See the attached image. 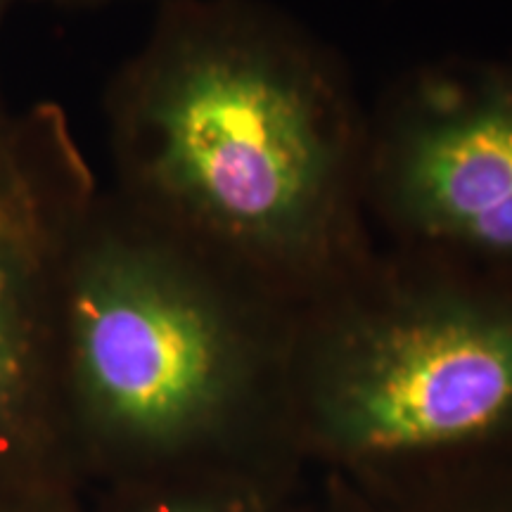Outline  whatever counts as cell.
Instances as JSON below:
<instances>
[{
	"label": "cell",
	"mask_w": 512,
	"mask_h": 512,
	"mask_svg": "<svg viewBox=\"0 0 512 512\" xmlns=\"http://www.w3.org/2000/svg\"><path fill=\"white\" fill-rule=\"evenodd\" d=\"M114 197L297 306L375 249L368 107L328 43L261 0H159L107 83Z\"/></svg>",
	"instance_id": "6da1fadb"
},
{
	"label": "cell",
	"mask_w": 512,
	"mask_h": 512,
	"mask_svg": "<svg viewBox=\"0 0 512 512\" xmlns=\"http://www.w3.org/2000/svg\"><path fill=\"white\" fill-rule=\"evenodd\" d=\"M292 309L102 188L64 278V413L102 458L150 479L299 465L285 432Z\"/></svg>",
	"instance_id": "7a4b0ae2"
},
{
	"label": "cell",
	"mask_w": 512,
	"mask_h": 512,
	"mask_svg": "<svg viewBox=\"0 0 512 512\" xmlns=\"http://www.w3.org/2000/svg\"><path fill=\"white\" fill-rule=\"evenodd\" d=\"M285 432L323 477L512 460V278L375 245L292 309Z\"/></svg>",
	"instance_id": "3957f363"
},
{
	"label": "cell",
	"mask_w": 512,
	"mask_h": 512,
	"mask_svg": "<svg viewBox=\"0 0 512 512\" xmlns=\"http://www.w3.org/2000/svg\"><path fill=\"white\" fill-rule=\"evenodd\" d=\"M363 197L387 247L512 278V64L403 72L368 107Z\"/></svg>",
	"instance_id": "277c9868"
},
{
	"label": "cell",
	"mask_w": 512,
	"mask_h": 512,
	"mask_svg": "<svg viewBox=\"0 0 512 512\" xmlns=\"http://www.w3.org/2000/svg\"><path fill=\"white\" fill-rule=\"evenodd\" d=\"M100 183L57 102L0 112V444L62 408V299Z\"/></svg>",
	"instance_id": "5b68a950"
},
{
	"label": "cell",
	"mask_w": 512,
	"mask_h": 512,
	"mask_svg": "<svg viewBox=\"0 0 512 512\" xmlns=\"http://www.w3.org/2000/svg\"><path fill=\"white\" fill-rule=\"evenodd\" d=\"M323 479V512H512V460L411 477Z\"/></svg>",
	"instance_id": "8992f818"
},
{
	"label": "cell",
	"mask_w": 512,
	"mask_h": 512,
	"mask_svg": "<svg viewBox=\"0 0 512 512\" xmlns=\"http://www.w3.org/2000/svg\"><path fill=\"white\" fill-rule=\"evenodd\" d=\"M304 477L285 460L181 472L152 479L131 512H304Z\"/></svg>",
	"instance_id": "52a82bcc"
},
{
	"label": "cell",
	"mask_w": 512,
	"mask_h": 512,
	"mask_svg": "<svg viewBox=\"0 0 512 512\" xmlns=\"http://www.w3.org/2000/svg\"><path fill=\"white\" fill-rule=\"evenodd\" d=\"M34 3H46V5H50V8H57V10L81 12V10L107 8V5L121 3V0H34Z\"/></svg>",
	"instance_id": "ba28073f"
},
{
	"label": "cell",
	"mask_w": 512,
	"mask_h": 512,
	"mask_svg": "<svg viewBox=\"0 0 512 512\" xmlns=\"http://www.w3.org/2000/svg\"><path fill=\"white\" fill-rule=\"evenodd\" d=\"M15 3H17V0H0V27H3L5 17H8V12H10V8ZM5 110H8V105H5L3 95H0V112H5Z\"/></svg>",
	"instance_id": "9c48e42d"
}]
</instances>
